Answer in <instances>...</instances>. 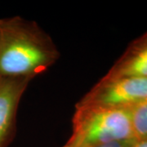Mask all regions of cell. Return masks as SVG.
Here are the masks:
<instances>
[{
    "mask_svg": "<svg viewBox=\"0 0 147 147\" xmlns=\"http://www.w3.org/2000/svg\"><path fill=\"white\" fill-rule=\"evenodd\" d=\"M52 38L21 16L0 19V77L33 79L60 58Z\"/></svg>",
    "mask_w": 147,
    "mask_h": 147,
    "instance_id": "6da1fadb",
    "label": "cell"
},
{
    "mask_svg": "<svg viewBox=\"0 0 147 147\" xmlns=\"http://www.w3.org/2000/svg\"><path fill=\"white\" fill-rule=\"evenodd\" d=\"M133 137L127 107L78 102L72 119V133L62 147H93Z\"/></svg>",
    "mask_w": 147,
    "mask_h": 147,
    "instance_id": "7a4b0ae2",
    "label": "cell"
},
{
    "mask_svg": "<svg viewBox=\"0 0 147 147\" xmlns=\"http://www.w3.org/2000/svg\"><path fill=\"white\" fill-rule=\"evenodd\" d=\"M147 100V77L103 79L80 99L84 104L128 107Z\"/></svg>",
    "mask_w": 147,
    "mask_h": 147,
    "instance_id": "3957f363",
    "label": "cell"
},
{
    "mask_svg": "<svg viewBox=\"0 0 147 147\" xmlns=\"http://www.w3.org/2000/svg\"><path fill=\"white\" fill-rule=\"evenodd\" d=\"M31 80L0 77V147H8L15 137L18 105Z\"/></svg>",
    "mask_w": 147,
    "mask_h": 147,
    "instance_id": "277c9868",
    "label": "cell"
},
{
    "mask_svg": "<svg viewBox=\"0 0 147 147\" xmlns=\"http://www.w3.org/2000/svg\"><path fill=\"white\" fill-rule=\"evenodd\" d=\"M147 77V31L137 38L101 79Z\"/></svg>",
    "mask_w": 147,
    "mask_h": 147,
    "instance_id": "5b68a950",
    "label": "cell"
},
{
    "mask_svg": "<svg viewBox=\"0 0 147 147\" xmlns=\"http://www.w3.org/2000/svg\"><path fill=\"white\" fill-rule=\"evenodd\" d=\"M132 135L137 140L147 138V100L127 107Z\"/></svg>",
    "mask_w": 147,
    "mask_h": 147,
    "instance_id": "8992f818",
    "label": "cell"
},
{
    "mask_svg": "<svg viewBox=\"0 0 147 147\" xmlns=\"http://www.w3.org/2000/svg\"><path fill=\"white\" fill-rule=\"evenodd\" d=\"M137 142V139L135 137L123 139V140H118L113 142L103 143L98 146L93 147H132L135 142Z\"/></svg>",
    "mask_w": 147,
    "mask_h": 147,
    "instance_id": "52a82bcc",
    "label": "cell"
},
{
    "mask_svg": "<svg viewBox=\"0 0 147 147\" xmlns=\"http://www.w3.org/2000/svg\"><path fill=\"white\" fill-rule=\"evenodd\" d=\"M132 147H147V138L142 140H137Z\"/></svg>",
    "mask_w": 147,
    "mask_h": 147,
    "instance_id": "ba28073f",
    "label": "cell"
}]
</instances>
